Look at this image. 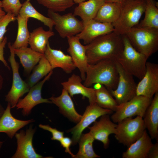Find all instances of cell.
<instances>
[{
	"label": "cell",
	"mask_w": 158,
	"mask_h": 158,
	"mask_svg": "<svg viewBox=\"0 0 158 158\" xmlns=\"http://www.w3.org/2000/svg\"><path fill=\"white\" fill-rule=\"evenodd\" d=\"M10 55L8 61L12 71L13 80L11 87L5 96V100L11 105V108H14L20 99L25 93L28 92L30 88L26 81L21 77L19 73V64L16 61L14 49L10 42L8 44Z\"/></svg>",
	"instance_id": "cell-8"
},
{
	"label": "cell",
	"mask_w": 158,
	"mask_h": 158,
	"mask_svg": "<svg viewBox=\"0 0 158 158\" xmlns=\"http://www.w3.org/2000/svg\"><path fill=\"white\" fill-rule=\"evenodd\" d=\"M105 0H89L78 4L74 10L73 15L80 17L83 25L94 19Z\"/></svg>",
	"instance_id": "cell-24"
},
{
	"label": "cell",
	"mask_w": 158,
	"mask_h": 158,
	"mask_svg": "<svg viewBox=\"0 0 158 158\" xmlns=\"http://www.w3.org/2000/svg\"><path fill=\"white\" fill-rule=\"evenodd\" d=\"M146 129L141 136L128 147L122 154L123 158H147L149 151L153 144Z\"/></svg>",
	"instance_id": "cell-22"
},
{
	"label": "cell",
	"mask_w": 158,
	"mask_h": 158,
	"mask_svg": "<svg viewBox=\"0 0 158 158\" xmlns=\"http://www.w3.org/2000/svg\"><path fill=\"white\" fill-rule=\"evenodd\" d=\"M36 129L33 128L32 126L31 125L25 131L21 130L19 133H16L15 136L17 140V147L11 158H52L43 157L35 151L32 145V139Z\"/></svg>",
	"instance_id": "cell-13"
},
{
	"label": "cell",
	"mask_w": 158,
	"mask_h": 158,
	"mask_svg": "<svg viewBox=\"0 0 158 158\" xmlns=\"http://www.w3.org/2000/svg\"><path fill=\"white\" fill-rule=\"evenodd\" d=\"M118 80L116 88L109 91L118 105L126 102L136 95L137 85L133 76L127 73L116 61Z\"/></svg>",
	"instance_id": "cell-10"
},
{
	"label": "cell",
	"mask_w": 158,
	"mask_h": 158,
	"mask_svg": "<svg viewBox=\"0 0 158 158\" xmlns=\"http://www.w3.org/2000/svg\"><path fill=\"white\" fill-rule=\"evenodd\" d=\"M29 18L18 15L16 17L18 24V29L16 39L11 45L14 49L23 47H27L30 33L28 30V22Z\"/></svg>",
	"instance_id": "cell-32"
},
{
	"label": "cell",
	"mask_w": 158,
	"mask_h": 158,
	"mask_svg": "<svg viewBox=\"0 0 158 158\" xmlns=\"http://www.w3.org/2000/svg\"><path fill=\"white\" fill-rule=\"evenodd\" d=\"M11 105L8 103L7 107L0 118V132L7 134L12 139L17 132L29 124L34 122L33 119L22 120L14 118L12 115Z\"/></svg>",
	"instance_id": "cell-21"
},
{
	"label": "cell",
	"mask_w": 158,
	"mask_h": 158,
	"mask_svg": "<svg viewBox=\"0 0 158 158\" xmlns=\"http://www.w3.org/2000/svg\"><path fill=\"white\" fill-rule=\"evenodd\" d=\"M38 63V64L34 67L32 73L26 81L30 88L40 81L44 77L53 70L44 54Z\"/></svg>",
	"instance_id": "cell-30"
},
{
	"label": "cell",
	"mask_w": 158,
	"mask_h": 158,
	"mask_svg": "<svg viewBox=\"0 0 158 158\" xmlns=\"http://www.w3.org/2000/svg\"><path fill=\"white\" fill-rule=\"evenodd\" d=\"M59 142L61 145L65 149V152L68 153L73 158L75 155L71 152L70 149L72 143V140L68 137H63Z\"/></svg>",
	"instance_id": "cell-38"
},
{
	"label": "cell",
	"mask_w": 158,
	"mask_h": 158,
	"mask_svg": "<svg viewBox=\"0 0 158 158\" xmlns=\"http://www.w3.org/2000/svg\"><path fill=\"white\" fill-rule=\"evenodd\" d=\"M16 17L14 14L7 13L4 16L0 18V43L4 38V36L7 31L6 28L9 24L16 20Z\"/></svg>",
	"instance_id": "cell-36"
},
{
	"label": "cell",
	"mask_w": 158,
	"mask_h": 158,
	"mask_svg": "<svg viewBox=\"0 0 158 158\" xmlns=\"http://www.w3.org/2000/svg\"><path fill=\"white\" fill-rule=\"evenodd\" d=\"M38 3L55 12L65 11L73 6V0H36Z\"/></svg>",
	"instance_id": "cell-34"
},
{
	"label": "cell",
	"mask_w": 158,
	"mask_h": 158,
	"mask_svg": "<svg viewBox=\"0 0 158 158\" xmlns=\"http://www.w3.org/2000/svg\"><path fill=\"white\" fill-rule=\"evenodd\" d=\"M118 77L116 61L104 59L94 64H88L83 84L89 87L93 84L99 83L109 91L116 88Z\"/></svg>",
	"instance_id": "cell-2"
},
{
	"label": "cell",
	"mask_w": 158,
	"mask_h": 158,
	"mask_svg": "<svg viewBox=\"0 0 158 158\" xmlns=\"http://www.w3.org/2000/svg\"><path fill=\"white\" fill-rule=\"evenodd\" d=\"M3 83V78L0 73V90L1 89Z\"/></svg>",
	"instance_id": "cell-44"
},
{
	"label": "cell",
	"mask_w": 158,
	"mask_h": 158,
	"mask_svg": "<svg viewBox=\"0 0 158 158\" xmlns=\"http://www.w3.org/2000/svg\"><path fill=\"white\" fill-rule=\"evenodd\" d=\"M112 111L99 106L96 103L88 106L80 121L76 126L68 131L72 134V144L78 142L83 131L98 118L106 114H112Z\"/></svg>",
	"instance_id": "cell-11"
},
{
	"label": "cell",
	"mask_w": 158,
	"mask_h": 158,
	"mask_svg": "<svg viewBox=\"0 0 158 158\" xmlns=\"http://www.w3.org/2000/svg\"><path fill=\"white\" fill-rule=\"evenodd\" d=\"M4 142L2 141H0V149L1 147V146L2 145Z\"/></svg>",
	"instance_id": "cell-46"
},
{
	"label": "cell",
	"mask_w": 158,
	"mask_h": 158,
	"mask_svg": "<svg viewBox=\"0 0 158 158\" xmlns=\"http://www.w3.org/2000/svg\"><path fill=\"white\" fill-rule=\"evenodd\" d=\"M14 51L15 55L19 58L25 72L28 73H30L44 55L28 47L14 49Z\"/></svg>",
	"instance_id": "cell-25"
},
{
	"label": "cell",
	"mask_w": 158,
	"mask_h": 158,
	"mask_svg": "<svg viewBox=\"0 0 158 158\" xmlns=\"http://www.w3.org/2000/svg\"><path fill=\"white\" fill-rule=\"evenodd\" d=\"M39 126L40 128L51 132L52 135L51 140L60 141L63 137L64 133L58 130L55 128H52L48 125L40 124Z\"/></svg>",
	"instance_id": "cell-37"
},
{
	"label": "cell",
	"mask_w": 158,
	"mask_h": 158,
	"mask_svg": "<svg viewBox=\"0 0 158 158\" xmlns=\"http://www.w3.org/2000/svg\"><path fill=\"white\" fill-rule=\"evenodd\" d=\"M95 140L89 132L82 134L78 142L79 150L74 158H96L100 156L96 154L93 147V143Z\"/></svg>",
	"instance_id": "cell-31"
},
{
	"label": "cell",
	"mask_w": 158,
	"mask_h": 158,
	"mask_svg": "<svg viewBox=\"0 0 158 158\" xmlns=\"http://www.w3.org/2000/svg\"><path fill=\"white\" fill-rule=\"evenodd\" d=\"M146 4L145 0H125L121 4L118 19L112 23L114 32L123 35L136 25L144 13Z\"/></svg>",
	"instance_id": "cell-3"
},
{
	"label": "cell",
	"mask_w": 158,
	"mask_h": 158,
	"mask_svg": "<svg viewBox=\"0 0 158 158\" xmlns=\"http://www.w3.org/2000/svg\"><path fill=\"white\" fill-rule=\"evenodd\" d=\"M18 15L28 18H33L42 22L47 26L49 30H52L54 23L52 19L47 17L38 12L31 4L30 1H26L22 4Z\"/></svg>",
	"instance_id": "cell-29"
},
{
	"label": "cell",
	"mask_w": 158,
	"mask_h": 158,
	"mask_svg": "<svg viewBox=\"0 0 158 158\" xmlns=\"http://www.w3.org/2000/svg\"><path fill=\"white\" fill-rule=\"evenodd\" d=\"M82 80L80 76L73 74L67 81L61 84L71 96L80 94L83 98L86 97L88 99L90 104L96 103L95 89L84 85L81 83Z\"/></svg>",
	"instance_id": "cell-19"
},
{
	"label": "cell",
	"mask_w": 158,
	"mask_h": 158,
	"mask_svg": "<svg viewBox=\"0 0 158 158\" xmlns=\"http://www.w3.org/2000/svg\"><path fill=\"white\" fill-rule=\"evenodd\" d=\"M122 36L123 50L116 61L127 73L140 80L145 73L148 58L133 47L125 35Z\"/></svg>",
	"instance_id": "cell-4"
},
{
	"label": "cell",
	"mask_w": 158,
	"mask_h": 158,
	"mask_svg": "<svg viewBox=\"0 0 158 158\" xmlns=\"http://www.w3.org/2000/svg\"><path fill=\"white\" fill-rule=\"evenodd\" d=\"M158 158V143L153 144L148 154L147 158Z\"/></svg>",
	"instance_id": "cell-40"
},
{
	"label": "cell",
	"mask_w": 158,
	"mask_h": 158,
	"mask_svg": "<svg viewBox=\"0 0 158 158\" xmlns=\"http://www.w3.org/2000/svg\"><path fill=\"white\" fill-rule=\"evenodd\" d=\"M2 8L7 13L13 14L17 16L22 6L20 0H3Z\"/></svg>",
	"instance_id": "cell-35"
},
{
	"label": "cell",
	"mask_w": 158,
	"mask_h": 158,
	"mask_svg": "<svg viewBox=\"0 0 158 158\" xmlns=\"http://www.w3.org/2000/svg\"><path fill=\"white\" fill-rule=\"evenodd\" d=\"M109 114L102 116L100 119L94 122L91 127H88L90 133L95 140L102 142L104 148L109 147L110 140L109 135L115 133L117 124L113 122Z\"/></svg>",
	"instance_id": "cell-15"
},
{
	"label": "cell",
	"mask_w": 158,
	"mask_h": 158,
	"mask_svg": "<svg viewBox=\"0 0 158 158\" xmlns=\"http://www.w3.org/2000/svg\"><path fill=\"white\" fill-rule=\"evenodd\" d=\"M145 16L138 26L158 29L157 3L154 0H145Z\"/></svg>",
	"instance_id": "cell-28"
},
{
	"label": "cell",
	"mask_w": 158,
	"mask_h": 158,
	"mask_svg": "<svg viewBox=\"0 0 158 158\" xmlns=\"http://www.w3.org/2000/svg\"><path fill=\"white\" fill-rule=\"evenodd\" d=\"M44 54L52 70L59 68L66 73H70L76 68L70 55L65 54L60 49H52L49 42L47 44Z\"/></svg>",
	"instance_id": "cell-18"
},
{
	"label": "cell",
	"mask_w": 158,
	"mask_h": 158,
	"mask_svg": "<svg viewBox=\"0 0 158 158\" xmlns=\"http://www.w3.org/2000/svg\"><path fill=\"white\" fill-rule=\"evenodd\" d=\"M125 35L133 47L148 59L158 50V29L135 26Z\"/></svg>",
	"instance_id": "cell-5"
},
{
	"label": "cell",
	"mask_w": 158,
	"mask_h": 158,
	"mask_svg": "<svg viewBox=\"0 0 158 158\" xmlns=\"http://www.w3.org/2000/svg\"><path fill=\"white\" fill-rule=\"evenodd\" d=\"M5 109L0 104V118L3 114Z\"/></svg>",
	"instance_id": "cell-43"
},
{
	"label": "cell",
	"mask_w": 158,
	"mask_h": 158,
	"mask_svg": "<svg viewBox=\"0 0 158 158\" xmlns=\"http://www.w3.org/2000/svg\"><path fill=\"white\" fill-rule=\"evenodd\" d=\"M7 42V38L5 37L2 41L0 43V61L4 65L10 69V68L4 57V49Z\"/></svg>",
	"instance_id": "cell-39"
},
{
	"label": "cell",
	"mask_w": 158,
	"mask_h": 158,
	"mask_svg": "<svg viewBox=\"0 0 158 158\" xmlns=\"http://www.w3.org/2000/svg\"><path fill=\"white\" fill-rule=\"evenodd\" d=\"M49 99L59 108L61 113L71 121L77 123L80 121L82 116L76 111L71 96L65 89L63 88L59 96H52Z\"/></svg>",
	"instance_id": "cell-20"
},
{
	"label": "cell",
	"mask_w": 158,
	"mask_h": 158,
	"mask_svg": "<svg viewBox=\"0 0 158 158\" xmlns=\"http://www.w3.org/2000/svg\"><path fill=\"white\" fill-rule=\"evenodd\" d=\"M54 35L52 30H45L40 27L30 33L28 44L34 50L44 54L49 38Z\"/></svg>",
	"instance_id": "cell-26"
},
{
	"label": "cell",
	"mask_w": 158,
	"mask_h": 158,
	"mask_svg": "<svg viewBox=\"0 0 158 158\" xmlns=\"http://www.w3.org/2000/svg\"><path fill=\"white\" fill-rule=\"evenodd\" d=\"M47 15L54 22L55 28L62 38L76 35L84 28L83 22L79 20L71 13L61 15L48 10Z\"/></svg>",
	"instance_id": "cell-9"
},
{
	"label": "cell",
	"mask_w": 158,
	"mask_h": 158,
	"mask_svg": "<svg viewBox=\"0 0 158 158\" xmlns=\"http://www.w3.org/2000/svg\"><path fill=\"white\" fill-rule=\"evenodd\" d=\"M67 38L69 44L67 51L70 54L76 67L79 70L81 78L83 80H84L88 64L86 54V46L81 43L80 40L76 35Z\"/></svg>",
	"instance_id": "cell-16"
},
{
	"label": "cell",
	"mask_w": 158,
	"mask_h": 158,
	"mask_svg": "<svg viewBox=\"0 0 158 158\" xmlns=\"http://www.w3.org/2000/svg\"><path fill=\"white\" fill-rule=\"evenodd\" d=\"M84 26L82 31L76 36L83 40L86 44L99 36L114 31L112 23H101L94 19L90 20Z\"/></svg>",
	"instance_id": "cell-17"
},
{
	"label": "cell",
	"mask_w": 158,
	"mask_h": 158,
	"mask_svg": "<svg viewBox=\"0 0 158 158\" xmlns=\"http://www.w3.org/2000/svg\"><path fill=\"white\" fill-rule=\"evenodd\" d=\"M26 0L28 1H30V0Z\"/></svg>",
	"instance_id": "cell-47"
},
{
	"label": "cell",
	"mask_w": 158,
	"mask_h": 158,
	"mask_svg": "<svg viewBox=\"0 0 158 158\" xmlns=\"http://www.w3.org/2000/svg\"><path fill=\"white\" fill-rule=\"evenodd\" d=\"M125 0H105V2H116L121 4Z\"/></svg>",
	"instance_id": "cell-42"
},
{
	"label": "cell",
	"mask_w": 158,
	"mask_h": 158,
	"mask_svg": "<svg viewBox=\"0 0 158 158\" xmlns=\"http://www.w3.org/2000/svg\"><path fill=\"white\" fill-rule=\"evenodd\" d=\"M6 12L3 9L2 1L0 0V18L6 14Z\"/></svg>",
	"instance_id": "cell-41"
},
{
	"label": "cell",
	"mask_w": 158,
	"mask_h": 158,
	"mask_svg": "<svg viewBox=\"0 0 158 158\" xmlns=\"http://www.w3.org/2000/svg\"><path fill=\"white\" fill-rule=\"evenodd\" d=\"M121 4L105 2L101 6L94 20L99 22L112 23L118 19L121 11Z\"/></svg>",
	"instance_id": "cell-27"
},
{
	"label": "cell",
	"mask_w": 158,
	"mask_h": 158,
	"mask_svg": "<svg viewBox=\"0 0 158 158\" xmlns=\"http://www.w3.org/2000/svg\"><path fill=\"white\" fill-rule=\"evenodd\" d=\"M53 73L52 70L42 80L31 87L27 95L24 98L19 100L16 107L17 109H22V113L24 116L28 115L32 109L38 104L52 103L49 99H44L42 97L41 91L44 83L49 79Z\"/></svg>",
	"instance_id": "cell-12"
},
{
	"label": "cell",
	"mask_w": 158,
	"mask_h": 158,
	"mask_svg": "<svg viewBox=\"0 0 158 158\" xmlns=\"http://www.w3.org/2000/svg\"><path fill=\"white\" fill-rule=\"evenodd\" d=\"M144 125L152 139L158 140V92L152 98L143 118Z\"/></svg>",
	"instance_id": "cell-23"
},
{
	"label": "cell",
	"mask_w": 158,
	"mask_h": 158,
	"mask_svg": "<svg viewBox=\"0 0 158 158\" xmlns=\"http://www.w3.org/2000/svg\"><path fill=\"white\" fill-rule=\"evenodd\" d=\"M85 46L87 62L90 64L107 59L116 61L123 48L122 35L114 31L98 37Z\"/></svg>",
	"instance_id": "cell-1"
},
{
	"label": "cell",
	"mask_w": 158,
	"mask_h": 158,
	"mask_svg": "<svg viewBox=\"0 0 158 158\" xmlns=\"http://www.w3.org/2000/svg\"><path fill=\"white\" fill-rule=\"evenodd\" d=\"M95 90L96 103L102 108L115 111L118 104L108 90L102 85Z\"/></svg>",
	"instance_id": "cell-33"
},
{
	"label": "cell",
	"mask_w": 158,
	"mask_h": 158,
	"mask_svg": "<svg viewBox=\"0 0 158 158\" xmlns=\"http://www.w3.org/2000/svg\"><path fill=\"white\" fill-rule=\"evenodd\" d=\"M158 92V64L147 62L145 74L137 85L136 95L152 99Z\"/></svg>",
	"instance_id": "cell-14"
},
{
	"label": "cell",
	"mask_w": 158,
	"mask_h": 158,
	"mask_svg": "<svg viewBox=\"0 0 158 158\" xmlns=\"http://www.w3.org/2000/svg\"><path fill=\"white\" fill-rule=\"evenodd\" d=\"M115 137L118 142L128 147L138 139L146 129L143 118L136 116L117 123Z\"/></svg>",
	"instance_id": "cell-6"
},
{
	"label": "cell",
	"mask_w": 158,
	"mask_h": 158,
	"mask_svg": "<svg viewBox=\"0 0 158 158\" xmlns=\"http://www.w3.org/2000/svg\"><path fill=\"white\" fill-rule=\"evenodd\" d=\"M152 99L142 95H136L130 100L118 105L111 118L116 123L125 118L135 116L143 118Z\"/></svg>",
	"instance_id": "cell-7"
},
{
	"label": "cell",
	"mask_w": 158,
	"mask_h": 158,
	"mask_svg": "<svg viewBox=\"0 0 158 158\" xmlns=\"http://www.w3.org/2000/svg\"><path fill=\"white\" fill-rule=\"evenodd\" d=\"M86 0H73V1L75 4H79L82 2L85 1Z\"/></svg>",
	"instance_id": "cell-45"
}]
</instances>
